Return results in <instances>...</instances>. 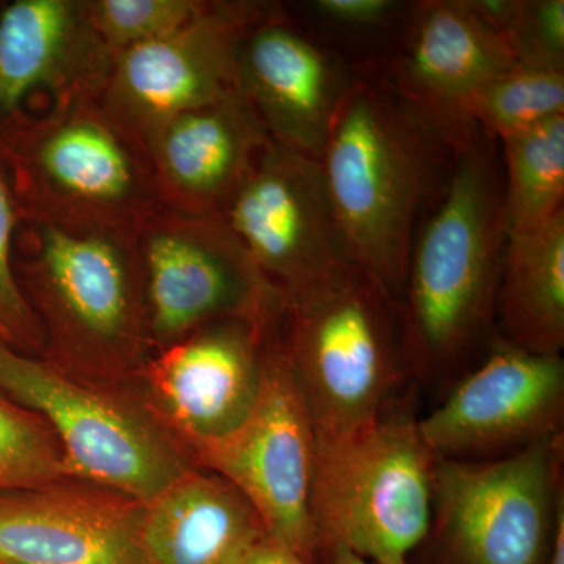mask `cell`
Listing matches in <instances>:
<instances>
[{
    "label": "cell",
    "instance_id": "obj_11",
    "mask_svg": "<svg viewBox=\"0 0 564 564\" xmlns=\"http://www.w3.org/2000/svg\"><path fill=\"white\" fill-rule=\"evenodd\" d=\"M564 361L496 337L484 359L419 417L436 458L486 462L563 436Z\"/></svg>",
    "mask_w": 564,
    "mask_h": 564
},
{
    "label": "cell",
    "instance_id": "obj_32",
    "mask_svg": "<svg viewBox=\"0 0 564 564\" xmlns=\"http://www.w3.org/2000/svg\"><path fill=\"white\" fill-rule=\"evenodd\" d=\"M17 345H20L17 334L11 328L6 315L0 311V347H17Z\"/></svg>",
    "mask_w": 564,
    "mask_h": 564
},
{
    "label": "cell",
    "instance_id": "obj_9",
    "mask_svg": "<svg viewBox=\"0 0 564 564\" xmlns=\"http://www.w3.org/2000/svg\"><path fill=\"white\" fill-rule=\"evenodd\" d=\"M280 326L267 339L261 391L251 413L231 433L195 445L191 454L196 466L220 475L243 494L270 536L307 564H317V437Z\"/></svg>",
    "mask_w": 564,
    "mask_h": 564
},
{
    "label": "cell",
    "instance_id": "obj_8",
    "mask_svg": "<svg viewBox=\"0 0 564 564\" xmlns=\"http://www.w3.org/2000/svg\"><path fill=\"white\" fill-rule=\"evenodd\" d=\"M0 391L50 423L73 480L147 505L193 466L161 423L61 364L0 347Z\"/></svg>",
    "mask_w": 564,
    "mask_h": 564
},
{
    "label": "cell",
    "instance_id": "obj_18",
    "mask_svg": "<svg viewBox=\"0 0 564 564\" xmlns=\"http://www.w3.org/2000/svg\"><path fill=\"white\" fill-rule=\"evenodd\" d=\"M269 141L239 88L166 121L143 144L162 209L223 217Z\"/></svg>",
    "mask_w": 564,
    "mask_h": 564
},
{
    "label": "cell",
    "instance_id": "obj_2",
    "mask_svg": "<svg viewBox=\"0 0 564 564\" xmlns=\"http://www.w3.org/2000/svg\"><path fill=\"white\" fill-rule=\"evenodd\" d=\"M456 141L362 76L334 117L321 163L356 265L402 300L425 212L443 196Z\"/></svg>",
    "mask_w": 564,
    "mask_h": 564
},
{
    "label": "cell",
    "instance_id": "obj_5",
    "mask_svg": "<svg viewBox=\"0 0 564 564\" xmlns=\"http://www.w3.org/2000/svg\"><path fill=\"white\" fill-rule=\"evenodd\" d=\"M434 464L410 402L317 455V564L337 547L372 564H410L432 522Z\"/></svg>",
    "mask_w": 564,
    "mask_h": 564
},
{
    "label": "cell",
    "instance_id": "obj_17",
    "mask_svg": "<svg viewBox=\"0 0 564 564\" xmlns=\"http://www.w3.org/2000/svg\"><path fill=\"white\" fill-rule=\"evenodd\" d=\"M144 503L65 480L0 492V564H144Z\"/></svg>",
    "mask_w": 564,
    "mask_h": 564
},
{
    "label": "cell",
    "instance_id": "obj_25",
    "mask_svg": "<svg viewBox=\"0 0 564 564\" xmlns=\"http://www.w3.org/2000/svg\"><path fill=\"white\" fill-rule=\"evenodd\" d=\"M65 478V455L50 423L0 391V492Z\"/></svg>",
    "mask_w": 564,
    "mask_h": 564
},
{
    "label": "cell",
    "instance_id": "obj_20",
    "mask_svg": "<svg viewBox=\"0 0 564 564\" xmlns=\"http://www.w3.org/2000/svg\"><path fill=\"white\" fill-rule=\"evenodd\" d=\"M242 492L210 470L192 466L144 505V564H237L267 536Z\"/></svg>",
    "mask_w": 564,
    "mask_h": 564
},
{
    "label": "cell",
    "instance_id": "obj_30",
    "mask_svg": "<svg viewBox=\"0 0 564 564\" xmlns=\"http://www.w3.org/2000/svg\"><path fill=\"white\" fill-rule=\"evenodd\" d=\"M318 564H372L362 560L361 556L352 554L347 549L337 547L326 552L318 560Z\"/></svg>",
    "mask_w": 564,
    "mask_h": 564
},
{
    "label": "cell",
    "instance_id": "obj_12",
    "mask_svg": "<svg viewBox=\"0 0 564 564\" xmlns=\"http://www.w3.org/2000/svg\"><path fill=\"white\" fill-rule=\"evenodd\" d=\"M273 9L270 3L209 2L172 35L118 52L99 99L102 110L143 150L144 140L166 121L237 90L240 40Z\"/></svg>",
    "mask_w": 564,
    "mask_h": 564
},
{
    "label": "cell",
    "instance_id": "obj_15",
    "mask_svg": "<svg viewBox=\"0 0 564 564\" xmlns=\"http://www.w3.org/2000/svg\"><path fill=\"white\" fill-rule=\"evenodd\" d=\"M282 7L250 25L237 47L236 79L270 140L321 161L334 117L361 79Z\"/></svg>",
    "mask_w": 564,
    "mask_h": 564
},
{
    "label": "cell",
    "instance_id": "obj_13",
    "mask_svg": "<svg viewBox=\"0 0 564 564\" xmlns=\"http://www.w3.org/2000/svg\"><path fill=\"white\" fill-rule=\"evenodd\" d=\"M223 220L285 299L356 265L321 163L273 140Z\"/></svg>",
    "mask_w": 564,
    "mask_h": 564
},
{
    "label": "cell",
    "instance_id": "obj_19",
    "mask_svg": "<svg viewBox=\"0 0 564 564\" xmlns=\"http://www.w3.org/2000/svg\"><path fill=\"white\" fill-rule=\"evenodd\" d=\"M111 61L88 0H14L0 10V115L36 91L51 95V107L99 101Z\"/></svg>",
    "mask_w": 564,
    "mask_h": 564
},
{
    "label": "cell",
    "instance_id": "obj_1",
    "mask_svg": "<svg viewBox=\"0 0 564 564\" xmlns=\"http://www.w3.org/2000/svg\"><path fill=\"white\" fill-rule=\"evenodd\" d=\"M507 239L499 143L475 128L415 236L400 300L411 378L436 403L496 340Z\"/></svg>",
    "mask_w": 564,
    "mask_h": 564
},
{
    "label": "cell",
    "instance_id": "obj_29",
    "mask_svg": "<svg viewBox=\"0 0 564 564\" xmlns=\"http://www.w3.org/2000/svg\"><path fill=\"white\" fill-rule=\"evenodd\" d=\"M237 564H307L289 545L267 534Z\"/></svg>",
    "mask_w": 564,
    "mask_h": 564
},
{
    "label": "cell",
    "instance_id": "obj_6",
    "mask_svg": "<svg viewBox=\"0 0 564 564\" xmlns=\"http://www.w3.org/2000/svg\"><path fill=\"white\" fill-rule=\"evenodd\" d=\"M563 463L564 434L503 458H436L432 522L410 564L551 563Z\"/></svg>",
    "mask_w": 564,
    "mask_h": 564
},
{
    "label": "cell",
    "instance_id": "obj_28",
    "mask_svg": "<svg viewBox=\"0 0 564 564\" xmlns=\"http://www.w3.org/2000/svg\"><path fill=\"white\" fill-rule=\"evenodd\" d=\"M22 212L14 192L0 174V311L10 322L20 345H39L41 326L14 276L13 243Z\"/></svg>",
    "mask_w": 564,
    "mask_h": 564
},
{
    "label": "cell",
    "instance_id": "obj_16",
    "mask_svg": "<svg viewBox=\"0 0 564 564\" xmlns=\"http://www.w3.org/2000/svg\"><path fill=\"white\" fill-rule=\"evenodd\" d=\"M278 326L223 318L166 345L148 362L152 399L187 451L220 440L251 413L267 339Z\"/></svg>",
    "mask_w": 564,
    "mask_h": 564
},
{
    "label": "cell",
    "instance_id": "obj_31",
    "mask_svg": "<svg viewBox=\"0 0 564 564\" xmlns=\"http://www.w3.org/2000/svg\"><path fill=\"white\" fill-rule=\"evenodd\" d=\"M549 564H564V511L558 519L554 549H552L551 563Z\"/></svg>",
    "mask_w": 564,
    "mask_h": 564
},
{
    "label": "cell",
    "instance_id": "obj_4",
    "mask_svg": "<svg viewBox=\"0 0 564 564\" xmlns=\"http://www.w3.org/2000/svg\"><path fill=\"white\" fill-rule=\"evenodd\" d=\"M9 154L29 221L137 232L162 209L147 152L99 101L51 107L18 131Z\"/></svg>",
    "mask_w": 564,
    "mask_h": 564
},
{
    "label": "cell",
    "instance_id": "obj_10",
    "mask_svg": "<svg viewBox=\"0 0 564 564\" xmlns=\"http://www.w3.org/2000/svg\"><path fill=\"white\" fill-rule=\"evenodd\" d=\"M150 343L166 347L223 318L276 326L284 293L263 276L223 217L161 209L137 231Z\"/></svg>",
    "mask_w": 564,
    "mask_h": 564
},
{
    "label": "cell",
    "instance_id": "obj_21",
    "mask_svg": "<svg viewBox=\"0 0 564 564\" xmlns=\"http://www.w3.org/2000/svg\"><path fill=\"white\" fill-rule=\"evenodd\" d=\"M496 336L536 355L564 348V214L544 228L508 234L496 303Z\"/></svg>",
    "mask_w": 564,
    "mask_h": 564
},
{
    "label": "cell",
    "instance_id": "obj_24",
    "mask_svg": "<svg viewBox=\"0 0 564 564\" xmlns=\"http://www.w3.org/2000/svg\"><path fill=\"white\" fill-rule=\"evenodd\" d=\"M560 115H564V68L522 63L489 82L464 110L467 122L494 141Z\"/></svg>",
    "mask_w": 564,
    "mask_h": 564
},
{
    "label": "cell",
    "instance_id": "obj_27",
    "mask_svg": "<svg viewBox=\"0 0 564 564\" xmlns=\"http://www.w3.org/2000/svg\"><path fill=\"white\" fill-rule=\"evenodd\" d=\"M207 6L206 0H88L93 25L113 55L172 35Z\"/></svg>",
    "mask_w": 564,
    "mask_h": 564
},
{
    "label": "cell",
    "instance_id": "obj_3",
    "mask_svg": "<svg viewBox=\"0 0 564 564\" xmlns=\"http://www.w3.org/2000/svg\"><path fill=\"white\" fill-rule=\"evenodd\" d=\"M280 336L313 419L317 455L350 443L417 391L402 306L361 267L285 299Z\"/></svg>",
    "mask_w": 564,
    "mask_h": 564
},
{
    "label": "cell",
    "instance_id": "obj_26",
    "mask_svg": "<svg viewBox=\"0 0 564 564\" xmlns=\"http://www.w3.org/2000/svg\"><path fill=\"white\" fill-rule=\"evenodd\" d=\"M516 63L564 68V0H469Z\"/></svg>",
    "mask_w": 564,
    "mask_h": 564
},
{
    "label": "cell",
    "instance_id": "obj_23",
    "mask_svg": "<svg viewBox=\"0 0 564 564\" xmlns=\"http://www.w3.org/2000/svg\"><path fill=\"white\" fill-rule=\"evenodd\" d=\"M410 7L400 0H310L295 9L302 28L369 76L391 50Z\"/></svg>",
    "mask_w": 564,
    "mask_h": 564
},
{
    "label": "cell",
    "instance_id": "obj_7",
    "mask_svg": "<svg viewBox=\"0 0 564 564\" xmlns=\"http://www.w3.org/2000/svg\"><path fill=\"white\" fill-rule=\"evenodd\" d=\"M31 223L33 299L63 364L124 369L150 343L137 232Z\"/></svg>",
    "mask_w": 564,
    "mask_h": 564
},
{
    "label": "cell",
    "instance_id": "obj_22",
    "mask_svg": "<svg viewBox=\"0 0 564 564\" xmlns=\"http://www.w3.org/2000/svg\"><path fill=\"white\" fill-rule=\"evenodd\" d=\"M497 143L508 234L536 231L564 214V115Z\"/></svg>",
    "mask_w": 564,
    "mask_h": 564
},
{
    "label": "cell",
    "instance_id": "obj_14",
    "mask_svg": "<svg viewBox=\"0 0 564 564\" xmlns=\"http://www.w3.org/2000/svg\"><path fill=\"white\" fill-rule=\"evenodd\" d=\"M516 61L469 0L411 2L391 50L367 77L380 80L414 110L463 141L475 126L467 104Z\"/></svg>",
    "mask_w": 564,
    "mask_h": 564
}]
</instances>
